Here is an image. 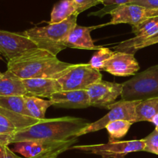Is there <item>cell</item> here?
<instances>
[{"label": "cell", "instance_id": "cell-1", "mask_svg": "<svg viewBox=\"0 0 158 158\" xmlns=\"http://www.w3.org/2000/svg\"><path fill=\"white\" fill-rule=\"evenodd\" d=\"M89 123L86 119L71 116L45 119L10 136H0V143L8 146L27 140L66 141L77 137V135Z\"/></svg>", "mask_w": 158, "mask_h": 158}, {"label": "cell", "instance_id": "cell-2", "mask_svg": "<svg viewBox=\"0 0 158 158\" xmlns=\"http://www.w3.org/2000/svg\"><path fill=\"white\" fill-rule=\"evenodd\" d=\"M76 64L59 60L49 51L37 49L8 61V69L22 79H59Z\"/></svg>", "mask_w": 158, "mask_h": 158}, {"label": "cell", "instance_id": "cell-3", "mask_svg": "<svg viewBox=\"0 0 158 158\" xmlns=\"http://www.w3.org/2000/svg\"><path fill=\"white\" fill-rule=\"evenodd\" d=\"M78 15H73L59 23L47 26H35L22 32L23 35L34 42L39 49L45 50L56 56L60 51L66 49V38L71 29L77 24Z\"/></svg>", "mask_w": 158, "mask_h": 158}, {"label": "cell", "instance_id": "cell-4", "mask_svg": "<svg viewBox=\"0 0 158 158\" xmlns=\"http://www.w3.org/2000/svg\"><path fill=\"white\" fill-rule=\"evenodd\" d=\"M123 100H144L158 97V64L136 74L123 84Z\"/></svg>", "mask_w": 158, "mask_h": 158}, {"label": "cell", "instance_id": "cell-5", "mask_svg": "<svg viewBox=\"0 0 158 158\" xmlns=\"http://www.w3.org/2000/svg\"><path fill=\"white\" fill-rule=\"evenodd\" d=\"M146 143L143 139L124 141L109 139L107 143L73 146L69 147V150L99 155L102 158H125L131 153L144 151Z\"/></svg>", "mask_w": 158, "mask_h": 158}, {"label": "cell", "instance_id": "cell-6", "mask_svg": "<svg viewBox=\"0 0 158 158\" xmlns=\"http://www.w3.org/2000/svg\"><path fill=\"white\" fill-rule=\"evenodd\" d=\"M140 102V100L127 101L121 99L118 102H114V104H111L107 107V109L110 111L106 116L96 122L89 123L87 126L83 129L77 136L79 137L87 133L99 131L104 129L108 123L117 120H127L132 123H135V108Z\"/></svg>", "mask_w": 158, "mask_h": 158}, {"label": "cell", "instance_id": "cell-7", "mask_svg": "<svg viewBox=\"0 0 158 158\" xmlns=\"http://www.w3.org/2000/svg\"><path fill=\"white\" fill-rule=\"evenodd\" d=\"M57 80L62 91L86 90L92 84L102 80V74L89 64H79Z\"/></svg>", "mask_w": 158, "mask_h": 158}, {"label": "cell", "instance_id": "cell-8", "mask_svg": "<svg viewBox=\"0 0 158 158\" xmlns=\"http://www.w3.org/2000/svg\"><path fill=\"white\" fill-rule=\"evenodd\" d=\"M39 49L32 40L22 33H12L0 29V53L8 61Z\"/></svg>", "mask_w": 158, "mask_h": 158}, {"label": "cell", "instance_id": "cell-9", "mask_svg": "<svg viewBox=\"0 0 158 158\" xmlns=\"http://www.w3.org/2000/svg\"><path fill=\"white\" fill-rule=\"evenodd\" d=\"M111 20L108 24L127 23L137 26L148 19L157 16L158 9H148L137 4L127 3L115 6L110 10Z\"/></svg>", "mask_w": 158, "mask_h": 158}, {"label": "cell", "instance_id": "cell-10", "mask_svg": "<svg viewBox=\"0 0 158 158\" xmlns=\"http://www.w3.org/2000/svg\"><path fill=\"white\" fill-rule=\"evenodd\" d=\"M90 106L107 108L115 102L117 97L121 95L123 85L100 80L92 84L87 89Z\"/></svg>", "mask_w": 158, "mask_h": 158}, {"label": "cell", "instance_id": "cell-11", "mask_svg": "<svg viewBox=\"0 0 158 158\" xmlns=\"http://www.w3.org/2000/svg\"><path fill=\"white\" fill-rule=\"evenodd\" d=\"M77 138L73 137L66 141H22L13 143L12 150L15 153L23 155L25 158H30L59 149L69 148L74 143L77 142Z\"/></svg>", "mask_w": 158, "mask_h": 158}, {"label": "cell", "instance_id": "cell-12", "mask_svg": "<svg viewBox=\"0 0 158 158\" xmlns=\"http://www.w3.org/2000/svg\"><path fill=\"white\" fill-rule=\"evenodd\" d=\"M139 70L140 65L134 54L123 51H115L103 67V71L119 77L135 75Z\"/></svg>", "mask_w": 158, "mask_h": 158}, {"label": "cell", "instance_id": "cell-13", "mask_svg": "<svg viewBox=\"0 0 158 158\" xmlns=\"http://www.w3.org/2000/svg\"><path fill=\"white\" fill-rule=\"evenodd\" d=\"M132 33L135 37L119 43L114 47L116 51L131 53L136 46L157 35L158 33V15L148 19L137 26H133Z\"/></svg>", "mask_w": 158, "mask_h": 158}, {"label": "cell", "instance_id": "cell-14", "mask_svg": "<svg viewBox=\"0 0 158 158\" xmlns=\"http://www.w3.org/2000/svg\"><path fill=\"white\" fill-rule=\"evenodd\" d=\"M49 99L56 108H85L90 106L86 90L60 91L54 93Z\"/></svg>", "mask_w": 158, "mask_h": 158}, {"label": "cell", "instance_id": "cell-15", "mask_svg": "<svg viewBox=\"0 0 158 158\" xmlns=\"http://www.w3.org/2000/svg\"><path fill=\"white\" fill-rule=\"evenodd\" d=\"M27 94L39 98H49L58 91L62 87L57 79L28 78L23 79Z\"/></svg>", "mask_w": 158, "mask_h": 158}, {"label": "cell", "instance_id": "cell-16", "mask_svg": "<svg viewBox=\"0 0 158 158\" xmlns=\"http://www.w3.org/2000/svg\"><path fill=\"white\" fill-rule=\"evenodd\" d=\"M98 26H82L76 25L69 32L66 40V47L74 49L99 50L102 46H97L91 37L90 33Z\"/></svg>", "mask_w": 158, "mask_h": 158}, {"label": "cell", "instance_id": "cell-17", "mask_svg": "<svg viewBox=\"0 0 158 158\" xmlns=\"http://www.w3.org/2000/svg\"><path fill=\"white\" fill-rule=\"evenodd\" d=\"M27 94L23 79L7 70L0 77V95L24 96Z\"/></svg>", "mask_w": 158, "mask_h": 158}, {"label": "cell", "instance_id": "cell-18", "mask_svg": "<svg viewBox=\"0 0 158 158\" xmlns=\"http://www.w3.org/2000/svg\"><path fill=\"white\" fill-rule=\"evenodd\" d=\"M73 15H79L73 0H60L52 8L49 24L61 23Z\"/></svg>", "mask_w": 158, "mask_h": 158}, {"label": "cell", "instance_id": "cell-19", "mask_svg": "<svg viewBox=\"0 0 158 158\" xmlns=\"http://www.w3.org/2000/svg\"><path fill=\"white\" fill-rule=\"evenodd\" d=\"M24 99L29 116L39 120H43L46 119L45 116L46 110L49 106L52 105V102L50 99L44 100L41 98L29 94L24 95Z\"/></svg>", "mask_w": 158, "mask_h": 158}, {"label": "cell", "instance_id": "cell-20", "mask_svg": "<svg viewBox=\"0 0 158 158\" xmlns=\"http://www.w3.org/2000/svg\"><path fill=\"white\" fill-rule=\"evenodd\" d=\"M158 113V97L140 100L135 108L136 122L148 121Z\"/></svg>", "mask_w": 158, "mask_h": 158}, {"label": "cell", "instance_id": "cell-21", "mask_svg": "<svg viewBox=\"0 0 158 158\" xmlns=\"http://www.w3.org/2000/svg\"><path fill=\"white\" fill-rule=\"evenodd\" d=\"M0 108H5L18 114L29 116V112L26 109L24 96L0 95Z\"/></svg>", "mask_w": 158, "mask_h": 158}, {"label": "cell", "instance_id": "cell-22", "mask_svg": "<svg viewBox=\"0 0 158 158\" xmlns=\"http://www.w3.org/2000/svg\"><path fill=\"white\" fill-rule=\"evenodd\" d=\"M132 124L127 120H117L108 123L105 129L107 130L110 139L117 140L126 136Z\"/></svg>", "mask_w": 158, "mask_h": 158}, {"label": "cell", "instance_id": "cell-23", "mask_svg": "<svg viewBox=\"0 0 158 158\" xmlns=\"http://www.w3.org/2000/svg\"><path fill=\"white\" fill-rule=\"evenodd\" d=\"M114 51L110 50L109 48L101 47L97 50V52L94 54L91 57L90 60L88 64L94 69H97L98 71L103 70L106 62L111 57V56L114 54Z\"/></svg>", "mask_w": 158, "mask_h": 158}, {"label": "cell", "instance_id": "cell-24", "mask_svg": "<svg viewBox=\"0 0 158 158\" xmlns=\"http://www.w3.org/2000/svg\"><path fill=\"white\" fill-rule=\"evenodd\" d=\"M143 140L146 143L144 151L158 155V130L155 129L151 134L143 138Z\"/></svg>", "mask_w": 158, "mask_h": 158}, {"label": "cell", "instance_id": "cell-25", "mask_svg": "<svg viewBox=\"0 0 158 158\" xmlns=\"http://www.w3.org/2000/svg\"><path fill=\"white\" fill-rule=\"evenodd\" d=\"M77 6V13L80 14L94 6L102 4V0H73Z\"/></svg>", "mask_w": 158, "mask_h": 158}, {"label": "cell", "instance_id": "cell-26", "mask_svg": "<svg viewBox=\"0 0 158 158\" xmlns=\"http://www.w3.org/2000/svg\"><path fill=\"white\" fill-rule=\"evenodd\" d=\"M0 158H25L20 157L13 150L9 149L7 145L0 143Z\"/></svg>", "mask_w": 158, "mask_h": 158}, {"label": "cell", "instance_id": "cell-27", "mask_svg": "<svg viewBox=\"0 0 158 158\" xmlns=\"http://www.w3.org/2000/svg\"><path fill=\"white\" fill-rule=\"evenodd\" d=\"M156 43H158V36H157V37H151V38L148 39V40H145V41L142 42L141 43H140V44H138V45H137V46H136L135 47H134V49H133L132 50H131V54H134V53L137 52V51L138 50L142 49V48L147 47V46H151V45L156 44Z\"/></svg>", "mask_w": 158, "mask_h": 158}, {"label": "cell", "instance_id": "cell-28", "mask_svg": "<svg viewBox=\"0 0 158 158\" xmlns=\"http://www.w3.org/2000/svg\"><path fill=\"white\" fill-rule=\"evenodd\" d=\"M131 3L144 6L148 9H158V0H134Z\"/></svg>", "mask_w": 158, "mask_h": 158}, {"label": "cell", "instance_id": "cell-29", "mask_svg": "<svg viewBox=\"0 0 158 158\" xmlns=\"http://www.w3.org/2000/svg\"><path fill=\"white\" fill-rule=\"evenodd\" d=\"M69 150V148H62L59 149V150H53V151L47 152V153H42V154L37 155V156H33V157L30 158H58V156L60 153H63L66 150Z\"/></svg>", "mask_w": 158, "mask_h": 158}, {"label": "cell", "instance_id": "cell-30", "mask_svg": "<svg viewBox=\"0 0 158 158\" xmlns=\"http://www.w3.org/2000/svg\"><path fill=\"white\" fill-rule=\"evenodd\" d=\"M102 4L105 6H112L113 8L120 5L131 3L134 0H102Z\"/></svg>", "mask_w": 158, "mask_h": 158}, {"label": "cell", "instance_id": "cell-31", "mask_svg": "<svg viewBox=\"0 0 158 158\" xmlns=\"http://www.w3.org/2000/svg\"><path fill=\"white\" fill-rule=\"evenodd\" d=\"M150 122H152V123L155 125L156 129L158 130V113L151 119Z\"/></svg>", "mask_w": 158, "mask_h": 158}, {"label": "cell", "instance_id": "cell-32", "mask_svg": "<svg viewBox=\"0 0 158 158\" xmlns=\"http://www.w3.org/2000/svg\"><path fill=\"white\" fill-rule=\"evenodd\" d=\"M2 73H1V71H0V77H2Z\"/></svg>", "mask_w": 158, "mask_h": 158}, {"label": "cell", "instance_id": "cell-33", "mask_svg": "<svg viewBox=\"0 0 158 158\" xmlns=\"http://www.w3.org/2000/svg\"><path fill=\"white\" fill-rule=\"evenodd\" d=\"M0 58H1V53H0Z\"/></svg>", "mask_w": 158, "mask_h": 158}]
</instances>
